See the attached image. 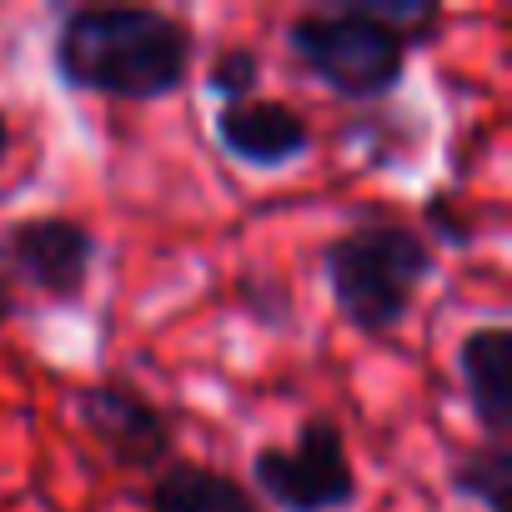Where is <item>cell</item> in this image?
Listing matches in <instances>:
<instances>
[{"label":"cell","instance_id":"1","mask_svg":"<svg viewBox=\"0 0 512 512\" xmlns=\"http://www.w3.org/2000/svg\"><path fill=\"white\" fill-rule=\"evenodd\" d=\"M191 31L146 6L71 11L56 31L51 61L66 91L111 101H166L191 76Z\"/></svg>","mask_w":512,"mask_h":512},{"label":"cell","instance_id":"2","mask_svg":"<svg viewBox=\"0 0 512 512\" xmlns=\"http://www.w3.org/2000/svg\"><path fill=\"white\" fill-rule=\"evenodd\" d=\"M332 307L352 332L382 337L407 322L417 292L437 277V251L402 221H362L322 251Z\"/></svg>","mask_w":512,"mask_h":512},{"label":"cell","instance_id":"3","mask_svg":"<svg viewBox=\"0 0 512 512\" xmlns=\"http://www.w3.org/2000/svg\"><path fill=\"white\" fill-rule=\"evenodd\" d=\"M292 56L332 91L347 101H377L402 86L407 71V41L372 16H362L352 0L337 11H307L287 31Z\"/></svg>","mask_w":512,"mask_h":512},{"label":"cell","instance_id":"4","mask_svg":"<svg viewBox=\"0 0 512 512\" xmlns=\"http://www.w3.org/2000/svg\"><path fill=\"white\" fill-rule=\"evenodd\" d=\"M251 482L277 512H347L357 502V467L332 417H307L292 447H262Z\"/></svg>","mask_w":512,"mask_h":512},{"label":"cell","instance_id":"5","mask_svg":"<svg viewBox=\"0 0 512 512\" xmlns=\"http://www.w3.org/2000/svg\"><path fill=\"white\" fill-rule=\"evenodd\" d=\"M0 267L41 297L71 302L91 282L96 236L71 216H26L0 236Z\"/></svg>","mask_w":512,"mask_h":512},{"label":"cell","instance_id":"6","mask_svg":"<svg viewBox=\"0 0 512 512\" xmlns=\"http://www.w3.org/2000/svg\"><path fill=\"white\" fill-rule=\"evenodd\" d=\"M71 412L76 422L101 442V452L116 462V467H161L166 452H171V427L166 417L126 382H96V387H81L71 397Z\"/></svg>","mask_w":512,"mask_h":512},{"label":"cell","instance_id":"7","mask_svg":"<svg viewBox=\"0 0 512 512\" xmlns=\"http://www.w3.org/2000/svg\"><path fill=\"white\" fill-rule=\"evenodd\" d=\"M216 141L251 171H277L312 146V126L287 101H231L216 111Z\"/></svg>","mask_w":512,"mask_h":512},{"label":"cell","instance_id":"8","mask_svg":"<svg viewBox=\"0 0 512 512\" xmlns=\"http://www.w3.org/2000/svg\"><path fill=\"white\" fill-rule=\"evenodd\" d=\"M457 372L472 417L482 422L487 442H507L512 432V332L477 327L457 342Z\"/></svg>","mask_w":512,"mask_h":512},{"label":"cell","instance_id":"9","mask_svg":"<svg viewBox=\"0 0 512 512\" xmlns=\"http://www.w3.org/2000/svg\"><path fill=\"white\" fill-rule=\"evenodd\" d=\"M151 512H262V507L236 477L201 462H176L151 482Z\"/></svg>","mask_w":512,"mask_h":512},{"label":"cell","instance_id":"10","mask_svg":"<svg viewBox=\"0 0 512 512\" xmlns=\"http://www.w3.org/2000/svg\"><path fill=\"white\" fill-rule=\"evenodd\" d=\"M452 487L472 502H482L487 512H507V492H512V447L507 442H482L472 452L457 457L452 467Z\"/></svg>","mask_w":512,"mask_h":512},{"label":"cell","instance_id":"11","mask_svg":"<svg viewBox=\"0 0 512 512\" xmlns=\"http://www.w3.org/2000/svg\"><path fill=\"white\" fill-rule=\"evenodd\" d=\"M256 81H262V56H256L251 46L221 51V56L211 61V76H206V86H211L226 106H231V101H251Z\"/></svg>","mask_w":512,"mask_h":512},{"label":"cell","instance_id":"12","mask_svg":"<svg viewBox=\"0 0 512 512\" xmlns=\"http://www.w3.org/2000/svg\"><path fill=\"white\" fill-rule=\"evenodd\" d=\"M11 312H16V297H11V282H6V277H0V322H6Z\"/></svg>","mask_w":512,"mask_h":512},{"label":"cell","instance_id":"13","mask_svg":"<svg viewBox=\"0 0 512 512\" xmlns=\"http://www.w3.org/2000/svg\"><path fill=\"white\" fill-rule=\"evenodd\" d=\"M11 156V121H6V111H0V161Z\"/></svg>","mask_w":512,"mask_h":512}]
</instances>
